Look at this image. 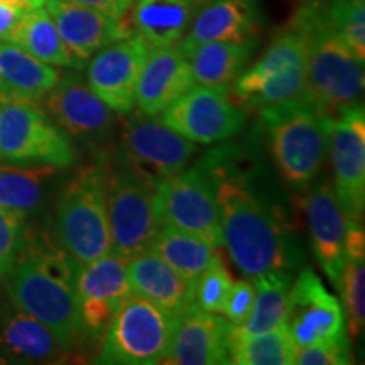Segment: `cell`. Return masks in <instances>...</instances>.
Listing matches in <instances>:
<instances>
[{"label": "cell", "mask_w": 365, "mask_h": 365, "mask_svg": "<svg viewBox=\"0 0 365 365\" xmlns=\"http://www.w3.org/2000/svg\"><path fill=\"white\" fill-rule=\"evenodd\" d=\"M198 163L213 185L232 262L250 279L293 271L301 250L291 210L261 159L244 145L225 144Z\"/></svg>", "instance_id": "obj_1"}, {"label": "cell", "mask_w": 365, "mask_h": 365, "mask_svg": "<svg viewBox=\"0 0 365 365\" xmlns=\"http://www.w3.org/2000/svg\"><path fill=\"white\" fill-rule=\"evenodd\" d=\"M76 261L65 250L24 240L6 272V291L16 307L46 323L71 352L85 339L75 289Z\"/></svg>", "instance_id": "obj_2"}, {"label": "cell", "mask_w": 365, "mask_h": 365, "mask_svg": "<svg viewBox=\"0 0 365 365\" xmlns=\"http://www.w3.org/2000/svg\"><path fill=\"white\" fill-rule=\"evenodd\" d=\"M307 39V93L318 110L335 115L360 103L364 95V61L350 51L330 24L323 0H303L291 17Z\"/></svg>", "instance_id": "obj_3"}, {"label": "cell", "mask_w": 365, "mask_h": 365, "mask_svg": "<svg viewBox=\"0 0 365 365\" xmlns=\"http://www.w3.org/2000/svg\"><path fill=\"white\" fill-rule=\"evenodd\" d=\"M259 112L277 175L287 186L304 191L325 163L331 115L307 100L271 105Z\"/></svg>", "instance_id": "obj_4"}, {"label": "cell", "mask_w": 365, "mask_h": 365, "mask_svg": "<svg viewBox=\"0 0 365 365\" xmlns=\"http://www.w3.org/2000/svg\"><path fill=\"white\" fill-rule=\"evenodd\" d=\"M56 237L76 262L112 254L105 195V159L80 170L66 182L56 203Z\"/></svg>", "instance_id": "obj_5"}, {"label": "cell", "mask_w": 365, "mask_h": 365, "mask_svg": "<svg viewBox=\"0 0 365 365\" xmlns=\"http://www.w3.org/2000/svg\"><path fill=\"white\" fill-rule=\"evenodd\" d=\"M156 182L129 170L115 158L105 159V195L112 254L129 261L148 252L161 220L156 208Z\"/></svg>", "instance_id": "obj_6"}, {"label": "cell", "mask_w": 365, "mask_h": 365, "mask_svg": "<svg viewBox=\"0 0 365 365\" xmlns=\"http://www.w3.org/2000/svg\"><path fill=\"white\" fill-rule=\"evenodd\" d=\"M307 93V39L293 26L274 36L255 65L244 70L230 86V95L245 107L264 108Z\"/></svg>", "instance_id": "obj_7"}, {"label": "cell", "mask_w": 365, "mask_h": 365, "mask_svg": "<svg viewBox=\"0 0 365 365\" xmlns=\"http://www.w3.org/2000/svg\"><path fill=\"white\" fill-rule=\"evenodd\" d=\"M178 318L132 293L113 314L102 336L97 364H164L171 350Z\"/></svg>", "instance_id": "obj_8"}, {"label": "cell", "mask_w": 365, "mask_h": 365, "mask_svg": "<svg viewBox=\"0 0 365 365\" xmlns=\"http://www.w3.org/2000/svg\"><path fill=\"white\" fill-rule=\"evenodd\" d=\"M75 158L70 135L39 103L0 100V161L68 168Z\"/></svg>", "instance_id": "obj_9"}, {"label": "cell", "mask_w": 365, "mask_h": 365, "mask_svg": "<svg viewBox=\"0 0 365 365\" xmlns=\"http://www.w3.org/2000/svg\"><path fill=\"white\" fill-rule=\"evenodd\" d=\"M156 208L161 225L198 237L215 249L223 247L215 191L200 163L159 182Z\"/></svg>", "instance_id": "obj_10"}, {"label": "cell", "mask_w": 365, "mask_h": 365, "mask_svg": "<svg viewBox=\"0 0 365 365\" xmlns=\"http://www.w3.org/2000/svg\"><path fill=\"white\" fill-rule=\"evenodd\" d=\"M193 154L195 143L168 127L159 117L139 112L124 124L115 159L159 185L185 170Z\"/></svg>", "instance_id": "obj_11"}, {"label": "cell", "mask_w": 365, "mask_h": 365, "mask_svg": "<svg viewBox=\"0 0 365 365\" xmlns=\"http://www.w3.org/2000/svg\"><path fill=\"white\" fill-rule=\"evenodd\" d=\"M178 134L198 144H217L235 137L245 125V112L230 90L191 86L158 115Z\"/></svg>", "instance_id": "obj_12"}, {"label": "cell", "mask_w": 365, "mask_h": 365, "mask_svg": "<svg viewBox=\"0 0 365 365\" xmlns=\"http://www.w3.org/2000/svg\"><path fill=\"white\" fill-rule=\"evenodd\" d=\"M328 150L333 190L346 220L360 222L365 208V113L357 103L330 117Z\"/></svg>", "instance_id": "obj_13"}, {"label": "cell", "mask_w": 365, "mask_h": 365, "mask_svg": "<svg viewBox=\"0 0 365 365\" xmlns=\"http://www.w3.org/2000/svg\"><path fill=\"white\" fill-rule=\"evenodd\" d=\"M75 289L86 340H102L108 323L132 294L127 261L107 254L95 261L76 262Z\"/></svg>", "instance_id": "obj_14"}, {"label": "cell", "mask_w": 365, "mask_h": 365, "mask_svg": "<svg viewBox=\"0 0 365 365\" xmlns=\"http://www.w3.org/2000/svg\"><path fill=\"white\" fill-rule=\"evenodd\" d=\"M149 49V44L134 33L105 46L85 65V80L112 112L120 115L134 112L137 81Z\"/></svg>", "instance_id": "obj_15"}, {"label": "cell", "mask_w": 365, "mask_h": 365, "mask_svg": "<svg viewBox=\"0 0 365 365\" xmlns=\"http://www.w3.org/2000/svg\"><path fill=\"white\" fill-rule=\"evenodd\" d=\"M284 327L298 349L349 333L340 301L313 269H303L291 282Z\"/></svg>", "instance_id": "obj_16"}, {"label": "cell", "mask_w": 365, "mask_h": 365, "mask_svg": "<svg viewBox=\"0 0 365 365\" xmlns=\"http://www.w3.org/2000/svg\"><path fill=\"white\" fill-rule=\"evenodd\" d=\"M43 7L56 24L75 70H83L88 59L105 46L134 34L127 17L118 19L70 0H46Z\"/></svg>", "instance_id": "obj_17"}, {"label": "cell", "mask_w": 365, "mask_h": 365, "mask_svg": "<svg viewBox=\"0 0 365 365\" xmlns=\"http://www.w3.org/2000/svg\"><path fill=\"white\" fill-rule=\"evenodd\" d=\"M41 102L49 118L70 137L102 140L110 134L112 110L90 88L88 81L76 73L59 76Z\"/></svg>", "instance_id": "obj_18"}, {"label": "cell", "mask_w": 365, "mask_h": 365, "mask_svg": "<svg viewBox=\"0 0 365 365\" xmlns=\"http://www.w3.org/2000/svg\"><path fill=\"white\" fill-rule=\"evenodd\" d=\"M301 207L304 210L314 257L335 286L345 261L346 220L335 190L328 181L309 185Z\"/></svg>", "instance_id": "obj_19"}, {"label": "cell", "mask_w": 365, "mask_h": 365, "mask_svg": "<svg viewBox=\"0 0 365 365\" xmlns=\"http://www.w3.org/2000/svg\"><path fill=\"white\" fill-rule=\"evenodd\" d=\"M230 330L232 323L220 314L191 307L178 318L171 350L164 364H230Z\"/></svg>", "instance_id": "obj_20"}, {"label": "cell", "mask_w": 365, "mask_h": 365, "mask_svg": "<svg viewBox=\"0 0 365 365\" xmlns=\"http://www.w3.org/2000/svg\"><path fill=\"white\" fill-rule=\"evenodd\" d=\"M191 86L188 56L180 46L150 48L137 81L135 107L144 115L158 117Z\"/></svg>", "instance_id": "obj_21"}, {"label": "cell", "mask_w": 365, "mask_h": 365, "mask_svg": "<svg viewBox=\"0 0 365 365\" xmlns=\"http://www.w3.org/2000/svg\"><path fill=\"white\" fill-rule=\"evenodd\" d=\"M264 24L261 0H210L178 46L188 54L208 41L257 39Z\"/></svg>", "instance_id": "obj_22"}, {"label": "cell", "mask_w": 365, "mask_h": 365, "mask_svg": "<svg viewBox=\"0 0 365 365\" xmlns=\"http://www.w3.org/2000/svg\"><path fill=\"white\" fill-rule=\"evenodd\" d=\"M70 354L54 331L11 299L0 304V355L11 362H58Z\"/></svg>", "instance_id": "obj_23"}, {"label": "cell", "mask_w": 365, "mask_h": 365, "mask_svg": "<svg viewBox=\"0 0 365 365\" xmlns=\"http://www.w3.org/2000/svg\"><path fill=\"white\" fill-rule=\"evenodd\" d=\"M130 291L180 318L193 307V284L158 254L143 252L127 261Z\"/></svg>", "instance_id": "obj_24"}, {"label": "cell", "mask_w": 365, "mask_h": 365, "mask_svg": "<svg viewBox=\"0 0 365 365\" xmlns=\"http://www.w3.org/2000/svg\"><path fill=\"white\" fill-rule=\"evenodd\" d=\"M210 0H134L130 24L149 48L175 46Z\"/></svg>", "instance_id": "obj_25"}, {"label": "cell", "mask_w": 365, "mask_h": 365, "mask_svg": "<svg viewBox=\"0 0 365 365\" xmlns=\"http://www.w3.org/2000/svg\"><path fill=\"white\" fill-rule=\"evenodd\" d=\"M59 71L19 46L0 41V100L36 102L56 85Z\"/></svg>", "instance_id": "obj_26"}, {"label": "cell", "mask_w": 365, "mask_h": 365, "mask_svg": "<svg viewBox=\"0 0 365 365\" xmlns=\"http://www.w3.org/2000/svg\"><path fill=\"white\" fill-rule=\"evenodd\" d=\"M257 48V39L208 41L195 46L186 54L193 83L210 88L230 90L249 65Z\"/></svg>", "instance_id": "obj_27"}, {"label": "cell", "mask_w": 365, "mask_h": 365, "mask_svg": "<svg viewBox=\"0 0 365 365\" xmlns=\"http://www.w3.org/2000/svg\"><path fill=\"white\" fill-rule=\"evenodd\" d=\"M59 170L51 164H0V205L22 215L33 212Z\"/></svg>", "instance_id": "obj_28"}, {"label": "cell", "mask_w": 365, "mask_h": 365, "mask_svg": "<svg viewBox=\"0 0 365 365\" xmlns=\"http://www.w3.org/2000/svg\"><path fill=\"white\" fill-rule=\"evenodd\" d=\"M7 43H12L51 66L75 68L58 27L44 7L29 9L22 14Z\"/></svg>", "instance_id": "obj_29"}, {"label": "cell", "mask_w": 365, "mask_h": 365, "mask_svg": "<svg viewBox=\"0 0 365 365\" xmlns=\"http://www.w3.org/2000/svg\"><path fill=\"white\" fill-rule=\"evenodd\" d=\"M149 250L164 259L191 284L218 257L217 249L208 242L170 225L159 228Z\"/></svg>", "instance_id": "obj_30"}, {"label": "cell", "mask_w": 365, "mask_h": 365, "mask_svg": "<svg viewBox=\"0 0 365 365\" xmlns=\"http://www.w3.org/2000/svg\"><path fill=\"white\" fill-rule=\"evenodd\" d=\"M298 346L284 325L259 335L230 330V364L235 365H294Z\"/></svg>", "instance_id": "obj_31"}, {"label": "cell", "mask_w": 365, "mask_h": 365, "mask_svg": "<svg viewBox=\"0 0 365 365\" xmlns=\"http://www.w3.org/2000/svg\"><path fill=\"white\" fill-rule=\"evenodd\" d=\"M255 286L254 307L247 322L242 327H234L245 335H259L284 325L287 294H289L293 276L291 272H267L252 279Z\"/></svg>", "instance_id": "obj_32"}, {"label": "cell", "mask_w": 365, "mask_h": 365, "mask_svg": "<svg viewBox=\"0 0 365 365\" xmlns=\"http://www.w3.org/2000/svg\"><path fill=\"white\" fill-rule=\"evenodd\" d=\"M349 335H359L365 323V252H346L336 281Z\"/></svg>", "instance_id": "obj_33"}, {"label": "cell", "mask_w": 365, "mask_h": 365, "mask_svg": "<svg viewBox=\"0 0 365 365\" xmlns=\"http://www.w3.org/2000/svg\"><path fill=\"white\" fill-rule=\"evenodd\" d=\"M330 24L350 51L365 61V4L360 0H323Z\"/></svg>", "instance_id": "obj_34"}, {"label": "cell", "mask_w": 365, "mask_h": 365, "mask_svg": "<svg viewBox=\"0 0 365 365\" xmlns=\"http://www.w3.org/2000/svg\"><path fill=\"white\" fill-rule=\"evenodd\" d=\"M232 276L222 257L213 261L193 282V307L222 314L232 287Z\"/></svg>", "instance_id": "obj_35"}, {"label": "cell", "mask_w": 365, "mask_h": 365, "mask_svg": "<svg viewBox=\"0 0 365 365\" xmlns=\"http://www.w3.org/2000/svg\"><path fill=\"white\" fill-rule=\"evenodd\" d=\"M352 362V345H350L349 333L298 349L294 360V364L298 365H346Z\"/></svg>", "instance_id": "obj_36"}, {"label": "cell", "mask_w": 365, "mask_h": 365, "mask_svg": "<svg viewBox=\"0 0 365 365\" xmlns=\"http://www.w3.org/2000/svg\"><path fill=\"white\" fill-rule=\"evenodd\" d=\"M24 217L0 205V274L2 277L12 267L24 245Z\"/></svg>", "instance_id": "obj_37"}, {"label": "cell", "mask_w": 365, "mask_h": 365, "mask_svg": "<svg viewBox=\"0 0 365 365\" xmlns=\"http://www.w3.org/2000/svg\"><path fill=\"white\" fill-rule=\"evenodd\" d=\"M255 298V286L252 279H239L232 282L230 293H228L225 308L222 314H225V319L234 327H242L247 322L250 312L254 307Z\"/></svg>", "instance_id": "obj_38"}, {"label": "cell", "mask_w": 365, "mask_h": 365, "mask_svg": "<svg viewBox=\"0 0 365 365\" xmlns=\"http://www.w3.org/2000/svg\"><path fill=\"white\" fill-rule=\"evenodd\" d=\"M70 2L97 9V11L107 14V16L120 19V17H127V14L130 12L134 0H70Z\"/></svg>", "instance_id": "obj_39"}, {"label": "cell", "mask_w": 365, "mask_h": 365, "mask_svg": "<svg viewBox=\"0 0 365 365\" xmlns=\"http://www.w3.org/2000/svg\"><path fill=\"white\" fill-rule=\"evenodd\" d=\"M24 12L26 11H22L19 7L0 4V41H9L14 27L17 26Z\"/></svg>", "instance_id": "obj_40"}, {"label": "cell", "mask_w": 365, "mask_h": 365, "mask_svg": "<svg viewBox=\"0 0 365 365\" xmlns=\"http://www.w3.org/2000/svg\"><path fill=\"white\" fill-rule=\"evenodd\" d=\"M0 4H6V6H12V7H19L22 11H29V9H33L29 6V2L27 0H0Z\"/></svg>", "instance_id": "obj_41"}, {"label": "cell", "mask_w": 365, "mask_h": 365, "mask_svg": "<svg viewBox=\"0 0 365 365\" xmlns=\"http://www.w3.org/2000/svg\"><path fill=\"white\" fill-rule=\"evenodd\" d=\"M27 2H29V6L34 9V7H43L46 0H27Z\"/></svg>", "instance_id": "obj_42"}, {"label": "cell", "mask_w": 365, "mask_h": 365, "mask_svg": "<svg viewBox=\"0 0 365 365\" xmlns=\"http://www.w3.org/2000/svg\"><path fill=\"white\" fill-rule=\"evenodd\" d=\"M2 364H7V360H6V359H4V357H2V355H0V365H2Z\"/></svg>", "instance_id": "obj_43"}, {"label": "cell", "mask_w": 365, "mask_h": 365, "mask_svg": "<svg viewBox=\"0 0 365 365\" xmlns=\"http://www.w3.org/2000/svg\"><path fill=\"white\" fill-rule=\"evenodd\" d=\"M0 279H2V274H0Z\"/></svg>", "instance_id": "obj_44"}, {"label": "cell", "mask_w": 365, "mask_h": 365, "mask_svg": "<svg viewBox=\"0 0 365 365\" xmlns=\"http://www.w3.org/2000/svg\"><path fill=\"white\" fill-rule=\"evenodd\" d=\"M360 2H365V0H360Z\"/></svg>", "instance_id": "obj_45"}]
</instances>
